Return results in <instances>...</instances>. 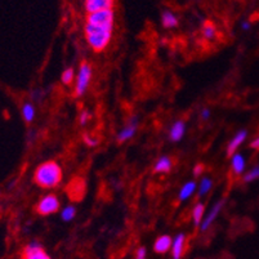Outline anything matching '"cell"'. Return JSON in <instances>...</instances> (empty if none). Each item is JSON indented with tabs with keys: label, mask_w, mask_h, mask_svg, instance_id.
Returning <instances> with one entry per match:
<instances>
[{
	"label": "cell",
	"mask_w": 259,
	"mask_h": 259,
	"mask_svg": "<svg viewBox=\"0 0 259 259\" xmlns=\"http://www.w3.org/2000/svg\"><path fill=\"white\" fill-rule=\"evenodd\" d=\"M211 187H213V180L209 178V177H202L201 181L197 183V196H199L200 199L206 196V195L210 192Z\"/></svg>",
	"instance_id": "17"
},
{
	"label": "cell",
	"mask_w": 259,
	"mask_h": 259,
	"mask_svg": "<svg viewBox=\"0 0 259 259\" xmlns=\"http://www.w3.org/2000/svg\"><path fill=\"white\" fill-rule=\"evenodd\" d=\"M138 126H140V119H138L137 115L129 117V120L126 121V124L122 126L116 136V141L119 143H124L126 141L132 140V138L137 134Z\"/></svg>",
	"instance_id": "7"
},
{
	"label": "cell",
	"mask_w": 259,
	"mask_h": 259,
	"mask_svg": "<svg viewBox=\"0 0 259 259\" xmlns=\"http://www.w3.org/2000/svg\"><path fill=\"white\" fill-rule=\"evenodd\" d=\"M84 32H85L87 43L89 44V47L94 52H97V53L105 51L108 44H110V41H111L112 27L85 23Z\"/></svg>",
	"instance_id": "2"
},
{
	"label": "cell",
	"mask_w": 259,
	"mask_h": 259,
	"mask_svg": "<svg viewBox=\"0 0 259 259\" xmlns=\"http://www.w3.org/2000/svg\"><path fill=\"white\" fill-rule=\"evenodd\" d=\"M173 168V160L166 155H162L156 160L154 165L155 173H169Z\"/></svg>",
	"instance_id": "16"
},
{
	"label": "cell",
	"mask_w": 259,
	"mask_h": 259,
	"mask_svg": "<svg viewBox=\"0 0 259 259\" xmlns=\"http://www.w3.org/2000/svg\"><path fill=\"white\" fill-rule=\"evenodd\" d=\"M244 182L249 183V182H254V181L259 180V165L258 166H254V168H251L250 170L246 171V173L244 174Z\"/></svg>",
	"instance_id": "24"
},
{
	"label": "cell",
	"mask_w": 259,
	"mask_h": 259,
	"mask_svg": "<svg viewBox=\"0 0 259 259\" xmlns=\"http://www.w3.org/2000/svg\"><path fill=\"white\" fill-rule=\"evenodd\" d=\"M191 214H192V221H194L195 227H199L202 218L205 215V205H204V202H196L194 208H192V213Z\"/></svg>",
	"instance_id": "18"
},
{
	"label": "cell",
	"mask_w": 259,
	"mask_h": 259,
	"mask_svg": "<svg viewBox=\"0 0 259 259\" xmlns=\"http://www.w3.org/2000/svg\"><path fill=\"white\" fill-rule=\"evenodd\" d=\"M202 170H204V165H202V164H196V165H195V168H194V176L195 177H200L201 176V173H202Z\"/></svg>",
	"instance_id": "29"
},
{
	"label": "cell",
	"mask_w": 259,
	"mask_h": 259,
	"mask_svg": "<svg viewBox=\"0 0 259 259\" xmlns=\"http://www.w3.org/2000/svg\"><path fill=\"white\" fill-rule=\"evenodd\" d=\"M60 205V199L54 194H48L37 201L35 209L40 215H52V214L57 213Z\"/></svg>",
	"instance_id": "4"
},
{
	"label": "cell",
	"mask_w": 259,
	"mask_h": 259,
	"mask_svg": "<svg viewBox=\"0 0 259 259\" xmlns=\"http://www.w3.org/2000/svg\"><path fill=\"white\" fill-rule=\"evenodd\" d=\"M22 117L26 122H32V120L35 119V115H36V111H35V106L30 102H25L22 105Z\"/></svg>",
	"instance_id": "20"
},
{
	"label": "cell",
	"mask_w": 259,
	"mask_h": 259,
	"mask_svg": "<svg viewBox=\"0 0 259 259\" xmlns=\"http://www.w3.org/2000/svg\"><path fill=\"white\" fill-rule=\"evenodd\" d=\"M62 168L57 161H46L40 164L34 173V181L39 187L47 188H56L62 182Z\"/></svg>",
	"instance_id": "1"
},
{
	"label": "cell",
	"mask_w": 259,
	"mask_h": 259,
	"mask_svg": "<svg viewBox=\"0 0 259 259\" xmlns=\"http://www.w3.org/2000/svg\"><path fill=\"white\" fill-rule=\"evenodd\" d=\"M186 235L185 234H177L171 240V258L173 259H182L186 249Z\"/></svg>",
	"instance_id": "9"
},
{
	"label": "cell",
	"mask_w": 259,
	"mask_h": 259,
	"mask_svg": "<svg viewBox=\"0 0 259 259\" xmlns=\"http://www.w3.org/2000/svg\"><path fill=\"white\" fill-rule=\"evenodd\" d=\"M217 35V29L213 23H205L202 27V36L206 40H213Z\"/></svg>",
	"instance_id": "22"
},
{
	"label": "cell",
	"mask_w": 259,
	"mask_h": 259,
	"mask_svg": "<svg viewBox=\"0 0 259 259\" xmlns=\"http://www.w3.org/2000/svg\"><path fill=\"white\" fill-rule=\"evenodd\" d=\"M246 138H248V132H246V129H241V131L237 132L234 137L231 138V141L227 145V148H226L228 156L231 157L234 154H236V151L240 148V146L246 141Z\"/></svg>",
	"instance_id": "10"
},
{
	"label": "cell",
	"mask_w": 259,
	"mask_h": 259,
	"mask_svg": "<svg viewBox=\"0 0 259 259\" xmlns=\"http://www.w3.org/2000/svg\"><path fill=\"white\" fill-rule=\"evenodd\" d=\"M197 191V183L196 181L191 180V181H187V182L185 183V185L181 187L180 192H178V200H180L181 202L183 201H187L190 197H192L195 195V192Z\"/></svg>",
	"instance_id": "14"
},
{
	"label": "cell",
	"mask_w": 259,
	"mask_h": 259,
	"mask_svg": "<svg viewBox=\"0 0 259 259\" xmlns=\"http://www.w3.org/2000/svg\"><path fill=\"white\" fill-rule=\"evenodd\" d=\"M114 20L115 15L112 9L93 12V13H88V16H87V23L106 26V27H112V29H114Z\"/></svg>",
	"instance_id": "5"
},
{
	"label": "cell",
	"mask_w": 259,
	"mask_h": 259,
	"mask_svg": "<svg viewBox=\"0 0 259 259\" xmlns=\"http://www.w3.org/2000/svg\"><path fill=\"white\" fill-rule=\"evenodd\" d=\"M75 71L74 69H71V67H69V69H66L65 71L62 72V76H61V81H62L65 85H70V84L72 83L75 80Z\"/></svg>",
	"instance_id": "23"
},
{
	"label": "cell",
	"mask_w": 259,
	"mask_h": 259,
	"mask_svg": "<svg viewBox=\"0 0 259 259\" xmlns=\"http://www.w3.org/2000/svg\"><path fill=\"white\" fill-rule=\"evenodd\" d=\"M210 115H211V112H210V110H209V108H202L201 112H200V117H201V119L204 120V121L209 120Z\"/></svg>",
	"instance_id": "28"
},
{
	"label": "cell",
	"mask_w": 259,
	"mask_h": 259,
	"mask_svg": "<svg viewBox=\"0 0 259 259\" xmlns=\"http://www.w3.org/2000/svg\"><path fill=\"white\" fill-rule=\"evenodd\" d=\"M161 23L165 29H174V27L178 26V18H177L173 12L165 11L162 12L161 15Z\"/></svg>",
	"instance_id": "19"
},
{
	"label": "cell",
	"mask_w": 259,
	"mask_h": 259,
	"mask_svg": "<svg viewBox=\"0 0 259 259\" xmlns=\"http://www.w3.org/2000/svg\"><path fill=\"white\" fill-rule=\"evenodd\" d=\"M242 29H244V30H249V29H250V23H249V22H242Z\"/></svg>",
	"instance_id": "31"
},
{
	"label": "cell",
	"mask_w": 259,
	"mask_h": 259,
	"mask_svg": "<svg viewBox=\"0 0 259 259\" xmlns=\"http://www.w3.org/2000/svg\"><path fill=\"white\" fill-rule=\"evenodd\" d=\"M60 214L62 221H65V222H71L75 218V215H76V208H75L74 205H66L65 208L61 210Z\"/></svg>",
	"instance_id": "21"
},
{
	"label": "cell",
	"mask_w": 259,
	"mask_h": 259,
	"mask_svg": "<svg viewBox=\"0 0 259 259\" xmlns=\"http://www.w3.org/2000/svg\"><path fill=\"white\" fill-rule=\"evenodd\" d=\"M89 117H91V114H89V111H87V110H83V111L80 112L79 115L80 125H85L87 122L89 121Z\"/></svg>",
	"instance_id": "26"
},
{
	"label": "cell",
	"mask_w": 259,
	"mask_h": 259,
	"mask_svg": "<svg viewBox=\"0 0 259 259\" xmlns=\"http://www.w3.org/2000/svg\"><path fill=\"white\" fill-rule=\"evenodd\" d=\"M21 259H52L39 241H31L23 248Z\"/></svg>",
	"instance_id": "8"
},
{
	"label": "cell",
	"mask_w": 259,
	"mask_h": 259,
	"mask_svg": "<svg viewBox=\"0 0 259 259\" xmlns=\"http://www.w3.org/2000/svg\"><path fill=\"white\" fill-rule=\"evenodd\" d=\"M92 76H93V70L92 66L88 62H81L79 67V72H77L76 77H75V89L74 93L76 97H81L88 91V87L92 81Z\"/></svg>",
	"instance_id": "3"
},
{
	"label": "cell",
	"mask_w": 259,
	"mask_h": 259,
	"mask_svg": "<svg viewBox=\"0 0 259 259\" xmlns=\"http://www.w3.org/2000/svg\"><path fill=\"white\" fill-rule=\"evenodd\" d=\"M246 169V160L245 156L240 152H236L231 156V170L235 176H241Z\"/></svg>",
	"instance_id": "13"
},
{
	"label": "cell",
	"mask_w": 259,
	"mask_h": 259,
	"mask_svg": "<svg viewBox=\"0 0 259 259\" xmlns=\"http://www.w3.org/2000/svg\"><path fill=\"white\" fill-rule=\"evenodd\" d=\"M83 141L87 146L89 147H97L98 143H100V140L97 137H92L91 134H84Z\"/></svg>",
	"instance_id": "25"
},
{
	"label": "cell",
	"mask_w": 259,
	"mask_h": 259,
	"mask_svg": "<svg viewBox=\"0 0 259 259\" xmlns=\"http://www.w3.org/2000/svg\"><path fill=\"white\" fill-rule=\"evenodd\" d=\"M225 204H226L225 199H221V200H218L217 202H214L213 206L209 209L208 213H205V215H204V218H202L201 223H200L199 228L201 232H205V231H208L209 228L213 226V223L215 222L217 218H218V215H220L221 211H222Z\"/></svg>",
	"instance_id": "6"
},
{
	"label": "cell",
	"mask_w": 259,
	"mask_h": 259,
	"mask_svg": "<svg viewBox=\"0 0 259 259\" xmlns=\"http://www.w3.org/2000/svg\"><path fill=\"white\" fill-rule=\"evenodd\" d=\"M250 148H253L255 151H259V134L250 142Z\"/></svg>",
	"instance_id": "30"
},
{
	"label": "cell",
	"mask_w": 259,
	"mask_h": 259,
	"mask_svg": "<svg viewBox=\"0 0 259 259\" xmlns=\"http://www.w3.org/2000/svg\"><path fill=\"white\" fill-rule=\"evenodd\" d=\"M187 126L183 120H176L169 128V140L171 142H180L183 137H185Z\"/></svg>",
	"instance_id": "11"
},
{
	"label": "cell",
	"mask_w": 259,
	"mask_h": 259,
	"mask_svg": "<svg viewBox=\"0 0 259 259\" xmlns=\"http://www.w3.org/2000/svg\"><path fill=\"white\" fill-rule=\"evenodd\" d=\"M171 237L169 235H161L154 242V250L157 254H165L171 249Z\"/></svg>",
	"instance_id": "15"
},
{
	"label": "cell",
	"mask_w": 259,
	"mask_h": 259,
	"mask_svg": "<svg viewBox=\"0 0 259 259\" xmlns=\"http://www.w3.org/2000/svg\"><path fill=\"white\" fill-rule=\"evenodd\" d=\"M146 256H147V250H146V248L141 246V248H138L137 251H136L134 259H146Z\"/></svg>",
	"instance_id": "27"
},
{
	"label": "cell",
	"mask_w": 259,
	"mask_h": 259,
	"mask_svg": "<svg viewBox=\"0 0 259 259\" xmlns=\"http://www.w3.org/2000/svg\"><path fill=\"white\" fill-rule=\"evenodd\" d=\"M115 0H85V9L88 13L112 9Z\"/></svg>",
	"instance_id": "12"
}]
</instances>
